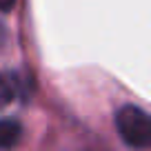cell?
<instances>
[{
    "label": "cell",
    "mask_w": 151,
    "mask_h": 151,
    "mask_svg": "<svg viewBox=\"0 0 151 151\" xmlns=\"http://www.w3.org/2000/svg\"><path fill=\"white\" fill-rule=\"evenodd\" d=\"M16 5V0H0V11H9Z\"/></svg>",
    "instance_id": "277c9868"
},
{
    "label": "cell",
    "mask_w": 151,
    "mask_h": 151,
    "mask_svg": "<svg viewBox=\"0 0 151 151\" xmlns=\"http://www.w3.org/2000/svg\"><path fill=\"white\" fill-rule=\"evenodd\" d=\"M116 129L124 145L142 149L151 145V118L142 109L127 104L116 113Z\"/></svg>",
    "instance_id": "6da1fadb"
},
{
    "label": "cell",
    "mask_w": 151,
    "mask_h": 151,
    "mask_svg": "<svg viewBox=\"0 0 151 151\" xmlns=\"http://www.w3.org/2000/svg\"><path fill=\"white\" fill-rule=\"evenodd\" d=\"M14 100V85L5 73H0V109Z\"/></svg>",
    "instance_id": "3957f363"
},
{
    "label": "cell",
    "mask_w": 151,
    "mask_h": 151,
    "mask_svg": "<svg viewBox=\"0 0 151 151\" xmlns=\"http://www.w3.org/2000/svg\"><path fill=\"white\" fill-rule=\"evenodd\" d=\"M20 136H22V127L18 120L2 118L0 120V149H9V147L18 145Z\"/></svg>",
    "instance_id": "7a4b0ae2"
}]
</instances>
